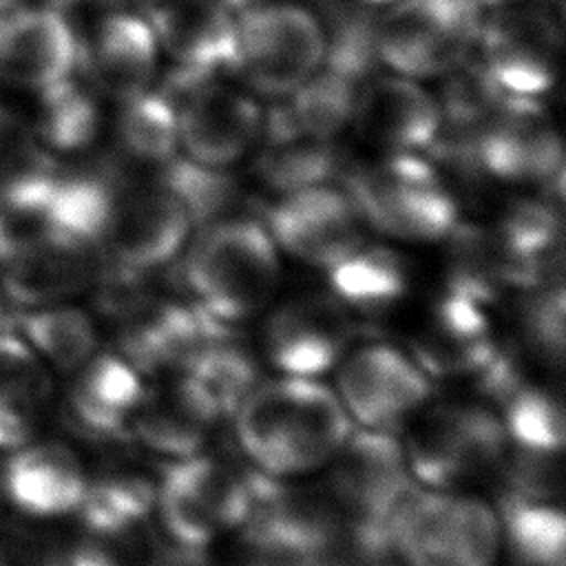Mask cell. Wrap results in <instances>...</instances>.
Wrapping results in <instances>:
<instances>
[{
    "mask_svg": "<svg viewBox=\"0 0 566 566\" xmlns=\"http://www.w3.org/2000/svg\"><path fill=\"white\" fill-rule=\"evenodd\" d=\"M82 40L69 15L49 4H13L0 11V84L44 93L75 75Z\"/></svg>",
    "mask_w": 566,
    "mask_h": 566,
    "instance_id": "4fadbf2b",
    "label": "cell"
},
{
    "mask_svg": "<svg viewBox=\"0 0 566 566\" xmlns=\"http://www.w3.org/2000/svg\"><path fill=\"white\" fill-rule=\"evenodd\" d=\"M482 7L473 0H394L374 20V53L391 73L442 77L478 46Z\"/></svg>",
    "mask_w": 566,
    "mask_h": 566,
    "instance_id": "52a82bcc",
    "label": "cell"
},
{
    "mask_svg": "<svg viewBox=\"0 0 566 566\" xmlns=\"http://www.w3.org/2000/svg\"><path fill=\"white\" fill-rule=\"evenodd\" d=\"M522 332L533 356L555 367L564 363V290L559 283L531 287L522 307Z\"/></svg>",
    "mask_w": 566,
    "mask_h": 566,
    "instance_id": "74e56055",
    "label": "cell"
},
{
    "mask_svg": "<svg viewBox=\"0 0 566 566\" xmlns=\"http://www.w3.org/2000/svg\"><path fill=\"white\" fill-rule=\"evenodd\" d=\"M119 104L117 137L124 153L153 166L172 161L179 153L172 102L164 93L148 88Z\"/></svg>",
    "mask_w": 566,
    "mask_h": 566,
    "instance_id": "d590c367",
    "label": "cell"
},
{
    "mask_svg": "<svg viewBox=\"0 0 566 566\" xmlns=\"http://www.w3.org/2000/svg\"><path fill=\"white\" fill-rule=\"evenodd\" d=\"M164 186L170 188L186 206L192 226H208L219 219H228V212L237 199V186L230 181L228 170L208 168L186 157H175L166 164Z\"/></svg>",
    "mask_w": 566,
    "mask_h": 566,
    "instance_id": "8d00e7d4",
    "label": "cell"
},
{
    "mask_svg": "<svg viewBox=\"0 0 566 566\" xmlns=\"http://www.w3.org/2000/svg\"><path fill=\"white\" fill-rule=\"evenodd\" d=\"M409 471L429 489H462L495 475L509 440L502 420L478 402L422 407L402 444Z\"/></svg>",
    "mask_w": 566,
    "mask_h": 566,
    "instance_id": "8992f818",
    "label": "cell"
},
{
    "mask_svg": "<svg viewBox=\"0 0 566 566\" xmlns=\"http://www.w3.org/2000/svg\"><path fill=\"white\" fill-rule=\"evenodd\" d=\"M144 387L142 374L117 352H95L71 371L69 418L93 438H130Z\"/></svg>",
    "mask_w": 566,
    "mask_h": 566,
    "instance_id": "d4e9b609",
    "label": "cell"
},
{
    "mask_svg": "<svg viewBox=\"0 0 566 566\" xmlns=\"http://www.w3.org/2000/svg\"><path fill=\"white\" fill-rule=\"evenodd\" d=\"M221 566H305V551L281 539H272L243 528L234 531Z\"/></svg>",
    "mask_w": 566,
    "mask_h": 566,
    "instance_id": "ab89813d",
    "label": "cell"
},
{
    "mask_svg": "<svg viewBox=\"0 0 566 566\" xmlns=\"http://www.w3.org/2000/svg\"><path fill=\"white\" fill-rule=\"evenodd\" d=\"M409 345V356L429 378H471L500 343L486 307L447 290L424 312Z\"/></svg>",
    "mask_w": 566,
    "mask_h": 566,
    "instance_id": "44dd1931",
    "label": "cell"
},
{
    "mask_svg": "<svg viewBox=\"0 0 566 566\" xmlns=\"http://www.w3.org/2000/svg\"><path fill=\"white\" fill-rule=\"evenodd\" d=\"M159 566H201V564L195 562L192 551H186V555H181V557H164Z\"/></svg>",
    "mask_w": 566,
    "mask_h": 566,
    "instance_id": "b9f144b4",
    "label": "cell"
},
{
    "mask_svg": "<svg viewBox=\"0 0 566 566\" xmlns=\"http://www.w3.org/2000/svg\"><path fill=\"white\" fill-rule=\"evenodd\" d=\"M321 486L332 509L347 522L389 535V522L413 489L402 444L389 431H352L325 464Z\"/></svg>",
    "mask_w": 566,
    "mask_h": 566,
    "instance_id": "30bf717a",
    "label": "cell"
},
{
    "mask_svg": "<svg viewBox=\"0 0 566 566\" xmlns=\"http://www.w3.org/2000/svg\"><path fill=\"white\" fill-rule=\"evenodd\" d=\"M7 321H4V307H2V301H0V327L4 325Z\"/></svg>",
    "mask_w": 566,
    "mask_h": 566,
    "instance_id": "c3c4849f",
    "label": "cell"
},
{
    "mask_svg": "<svg viewBox=\"0 0 566 566\" xmlns=\"http://www.w3.org/2000/svg\"><path fill=\"white\" fill-rule=\"evenodd\" d=\"M497 232L511 243L513 250L546 270V259L559 243V217L551 203L528 199L506 212Z\"/></svg>",
    "mask_w": 566,
    "mask_h": 566,
    "instance_id": "f35d334b",
    "label": "cell"
},
{
    "mask_svg": "<svg viewBox=\"0 0 566 566\" xmlns=\"http://www.w3.org/2000/svg\"><path fill=\"white\" fill-rule=\"evenodd\" d=\"M334 391L360 429L394 433L424 407L431 378L409 354L389 345H365L343 356Z\"/></svg>",
    "mask_w": 566,
    "mask_h": 566,
    "instance_id": "7c38bea8",
    "label": "cell"
},
{
    "mask_svg": "<svg viewBox=\"0 0 566 566\" xmlns=\"http://www.w3.org/2000/svg\"><path fill=\"white\" fill-rule=\"evenodd\" d=\"M223 2H228L234 11H239V9H243V7L252 4V2H259V0H223Z\"/></svg>",
    "mask_w": 566,
    "mask_h": 566,
    "instance_id": "7bdbcfd3",
    "label": "cell"
},
{
    "mask_svg": "<svg viewBox=\"0 0 566 566\" xmlns=\"http://www.w3.org/2000/svg\"><path fill=\"white\" fill-rule=\"evenodd\" d=\"M469 150L480 168L500 179L562 184V144L537 99L509 97Z\"/></svg>",
    "mask_w": 566,
    "mask_h": 566,
    "instance_id": "e0dca14e",
    "label": "cell"
},
{
    "mask_svg": "<svg viewBox=\"0 0 566 566\" xmlns=\"http://www.w3.org/2000/svg\"><path fill=\"white\" fill-rule=\"evenodd\" d=\"M475 49L504 93L539 99L559 73L562 31L551 11L511 0L484 13Z\"/></svg>",
    "mask_w": 566,
    "mask_h": 566,
    "instance_id": "8fae6325",
    "label": "cell"
},
{
    "mask_svg": "<svg viewBox=\"0 0 566 566\" xmlns=\"http://www.w3.org/2000/svg\"><path fill=\"white\" fill-rule=\"evenodd\" d=\"M473 2L484 9V7H495V4H502V2H511V0H473Z\"/></svg>",
    "mask_w": 566,
    "mask_h": 566,
    "instance_id": "ee69618b",
    "label": "cell"
},
{
    "mask_svg": "<svg viewBox=\"0 0 566 566\" xmlns=\"http://www.w3.org/2000/svg\"><path fill=\"white\" fill-rule=\"evenodd\" d=\"M77 528L60 546L64 566H159L166 557L150 517H124L82 504Z\"/></svg>",
    "mask_w": 566,
    "mask_h": 566,
    "instance_id": "83f0119b",
    "label": "cell"
},
{
    "mask_svg": "<svg viewBox=\"0 0 566 566\" xmlns=\"http://www.w3.org/2000/svg\"><path fill=\"white\" fill-rule=\"evenodd\" d=\"M88 2L91 0H42V4H49V7L57 9V11H62L64 15H69V11H75L77 7L88 4Z\"/></svg>",
    "mask_w": 566,
    "mask_h": 566,
    "instance_id": "60d3db41",
    "label": "cell"
},
{
    "mask_svg": "<svg viewBox=\"0 0 566 566\" xmlns=\"http://www.w3.org/2000/svg\"><path fill=\"white\" fill-rule=\"evenodd\" d=\"M159 46L148 18L130 11H108L95 24L82 60L91 82L117 102L150 88Z\"/></svg>",
    "mask_w": 566,
    "mask_h": 566,
    "instance_id": "484cf974",
    "label": "cell"
},
{
    "mask_svg": "<svg viewBox=\"0 0 566 566\" xmlns=\"http://www.w3.org/2000/svg\"><path fill=\"white\" fill-rule=\"evenodd\" d=\"M221 416V409L195 378L168 374V378L144 387L130 438L177 460L203 451Z\"/></svg>",
    "mask_w": 566,
    "mask_h": 566,
    "instance_id": "7402d4cb",
    "label": "cell"
},
{
    "mask_svg": "<svg viewBox=\"0 0 566 566\" xmlns=\"http://www.w3.org/2000/svg\"><path fill=\"white\" fill-rule=\"evenodd\" d=\"M190 228L192 219L186 206L164 184L117 188L102 239V254L122 268L150 272L177 256Z\"/></svg>",
    "mask_w": 566,
    "mask_h": 566,
    "instance_id": "9a60e30c",
    "label": "cell"
},
{
    "mask_svg": "<svg viewBox=\"0 0 566 566\" xmlns=\"http://www.w3.org/2000/svg\"><path fill=\"white\" fill-rule=\"evenodd\" d=\"M500 544L511 566H564V511L559 504H500Z\"/></svg>",
    "mask_w": 566,
    "mask_h": 566,
    "instance_id": "d6a6232c",
    "label": "cell"
},
{
    "mask_svg": "<svg viewBox=\"0 0 566 566\" xmlns=\"http://www.w3.org/2000/svg\"><path fill=\"white\" fill-rule=\"evenodd\" d=\"M9 327L22 336L49 369L62 374L75 371L97 352V327L93 318L66 301L20 310Z\"/></svg>",
    "mask_w": 566,
    "mask_h": 566,
    "instance_id": "f1b7e54d",
    "label": "cell"
},
{
    "mask_svg": "<svg viewBox=\"0 0 566 566\" xmlns=\"http://www.w3.org/2000/svg\"><path fill=\"white\" fill-rule=\"evenodd\" d=\"M336 296H301L276 307L263 327V354L283 376L316 378L336 367L354 338V321Z\"/></svg>",
    "mask_w": 566,
    "mask_h": 566,
    "instance_id": "2e32d148",
    "label": "cell"
},
{
    "mask_svg": "<svg viewBox=\"0 0 566 566\" xmlns=\"http://www.w3.org/2000/svg\"><path fill=\"white\" fill-rule=\"evenodd\" d=\"M268 232L276 248L310 265L329 270L365 243L363 219L345 188L318 184L301 188L268 210Z\"/></svg>",
    "mask_w": 566,
    "mask_h": 566,
    "instance_id": "5bb4252c",
    "label": "cell"
},
{
    "mask_svg": "<svg viewBox=\"0 0 566 566\" xmlns=\"http://www.w3.org/2000/svg\"><path fill=\"white\" fill-rule=\"evenodd\" d=\"M356 2H360V4H389L394 0H356Z\"/></svg>",
    "mask_w": 566,
    "mask_h": 566,
    "instance_id": "bcb514c9",
    "label": "cell"
},
{
    "mask_svg": "<svg viewBox=\"0 0 566 566\" xmlns=\"http://www.w3.org/2000/svg\"><path fill=\"white\" fill-rule=\"evenodd\" d=\"M232 413L241 449L274 478L323 469L352 433L336 391L316 378L259 380Z\"/></svg>",
    "mask_w": 566,
    "mask_h": 566,
    "instance_id": "6da1fadb",
    "label": "cell"
},
{
    "mask_svg": "<svg viewBox=\"0 0 566 566\" xmlns=\"http://www.w3.org/2000/svg\"><path fill=\"white\" fill-rule=\"evenodd\" d=\"M4 493H2V480H0V511H2V504H4Z\"/></svg>",
    "mask_w": 566,
    "mask_h": 566,
    "instance_id": "681fc988",
    "label": "cell"
},
{
    "mask_svg": "<svg viewBox=\"0 0 566 566\" xmlns=\"http://www.w3.org/2000/svg\"><path fill=\"white\" fill-rule=\"evenodd\" d=\"M327 57V31L294 0H259L237 11L232 69L256 93L285 99Z\"/></svg>",
    "mask_w": 566,
    "mask_h": 566,
    "instance_id": "3957f363",
    "label": "cell"
},
{
    "mask_svg": "<svg viewBox=\"0 0 566 566\" xmlns=\"http://www.w3.org/2000/svg\"><path fill=\"white\" fill-rule=\"evenodd\" d=\"M40 97V111L33 133L44 150L77 153L86 148L99 126V111L88 86L75 75L46 88Z\"/></svg>",
    "mask_w": 566,
    "mask_h": 566,
    "instance_id": "836d02e7",
    "label": "cell"
},
{
    "mask_svg": "<svg viewBox=\"0 0 566 566\" xmlns=\"http://www.w3.org/2000/svg\"><path fill=\"white\" fill-rule=\"evenodd\" d=\"M389 542L407 566H493L500 517L460 489H411L389 522Z\"/></svg>",
    "mask_w": 566,
    "mask_h": 566,
    "instance_id": "277c9868",
    "label": "cell"
},
{
    "mask_svg": "<svg viewBox=\"0 0 566 566\" xmlns=\"http://www.w3.org/2000/svg\"><path fill=\"white\" fill-rule=\"evenodd\" d=\"M102 250L57 230H40L0 263V290L20 310L64 303L93 285Z\"/></svg>",
    "mask_w": 566,
    "mask_h": 566,
    "instance_id": "ac0fdd59",
    "label": "cell"
},
{
    "mask_svg": "<svg viewBox=\"0 0 566 566\" xmlns=\"http://www.w3.org/2000/svg\"><path fill=\"white\" fill-rule=\"evenodd\" d=\"M230 325L232 323L214 318L184 371L210 394L223 416L232 413L245 394L259 382L256 358L248 345L230 332Z\"/></svg>",
    "mask_w": 566,
    "mask_h": 566,
    "instance_id": "f546056e",
    "label": "cell"
},
{
    "mask_svg": "<svg viewBox=\"0 0 566 566\" xmlns=\"http://www.w3.org/2000/svg\"><path fill=\"white\" fill-rule=\"evenodd\" d=\"M133 2H137V4H144V7L153 9L155 4H159V2H164V0H133Z\"/></svg>",
    "mask_w": 566,
    "mask_h": 566,
    "instance_id": "f6af8a7d",
    "label": "cell"
},
{
    "mask_svg": "<svg viewBox=\"0 0 566 566\" xmlns=\"http://www.w3.org/2000/svg\"><path fill=\"white\" fill-rule=\"evenodd\" d=\"M349 122L365 142L385 153H420L442 130L438 99L420 80L398 73L365 80Z\"/></svg>",
    "mask_w": 566,
    "mask_h": 566,
    "instance_id": "ffe728a7",
    "label": "cell"
},
{
    "mask_svg": "<svg viewBox=\"0 0 566 566\" xmlns=\"http://www.w3.org/2000/svg\"><path fill=\"white\" fill-rule=\"evenodd\" d=\"M363 223L398 241H438L458 223L455 201L420 153H387L347 175Z\"/></svg>",
    "mask_w": 566,
    "mask_h": 566,
    "instance_id": "5b68a950",
    "label": "cell"
},
{
    "mask_svg": "<svg viewBox=\"0 0 566 566\" xmlns=\"http://www.w3.org/2000/svg\"><path fill=\"white\" fill-rule=\"evenodd\" d=\"M279 274L274 239L265 226L245 217L208 223L184 263L195 305L223 323H239L265 310Z\"/></svg>",
    "mask_w": 566,
    "mask_h": 566,
    "instance_id": "7a4b0ae2",
    "label": "cell"
},
{
    "mask_svg": "<svg viewBox=\"0 0 566 566\" xmlns=\"http://www.w3.org/2000/svg\"><path fill=\"white\" fill-rule=\"evenodd\" d=\"M334 296L363 314H380L407 292L402 261L385 248L363 243L347 259L327 270Z\"/></svg>",
    "mask_w": 566,
    "mask_h": 566,
    "instance_id": "4dcf8cb0",
    "label": "cell"
},
{
    "mask_svg": "<svg viewBox=\"0 0 566 566\" xmlns=\"http://www.w3.org/2000/svg\"><path fill=\"white\" fill-rule=\"evenodd\" d=\"M261 137L268 139V146L259 157V175L281 195L327 184L336 168V153L329 139L272 128H263Z\"/></svg>",
    "mask_w": 566,
    "mask_h": 566,
    "instance_id": "1f68e13d",
    "label": "cell"
},
{
    "mask_svg": "<svg viewBox=\"0 0 566 566\" xmlns=\"http://www.w3.org/2000/svg\"><path fill=\"white\" fill-rule=\"evenodd\" d=\"M234 18L223 0H164L148 13L159 51L195 73L232 69Z\"/></svg>",
    "mask_w": 566,
    "mask_h": 566,
    "instance_id": "cb8c5ba5",
    "label": "cell"
},
{
    "mask_svg": "<svg viewBox=\"0 0 566 566\" xmlns=\"http://www.w3.org/2000/svg\"><path fill=\"white\" fill-rule=\"evenodd\" d=\"M20 0H0V11H4V9H9V7H13V4H18Z\"/></svg>",
    "mask_w": 566,
    "mask_h": 566,
    "instance_id": "7dc6e473",
    "label": "cell"
},
{
    "mask_svg": "<svg viewBox=\"0 0 566 566\" xmlns=\"http://www.w3.org/2000/svg\"><path fill=\"white\" fill-rule=\"evenodd\" d=\"M502 427L509 447L555 453L564 451V405L562 398L548 389L524 380L502 402Z\"/></svg>",
    "mask_w": 566,
    "mask_h": 566,
    "instance_id": "e575fe53",
    "label": "cell"
},
{
    "mask_svg": "<svg viewBox=\"0 0 566 566\" xmlns=\"http://www.w3.org/2000/svg\"><path fill=\"white\" fill-rule=\"evenodd\" d=\"M51 398V369L4 323L0 327V451L38 438Z\"/></svg>",
    "mask_w": 566,
    "mask_h": 566,
    "instance_id": "4316f807",
    "label": "cell"
},
{
    "mask_svg": "<svg viewBox=\"0 0 566 566\" xmlns=\"http://www.w3.org/2000/svg\"><path fill=\"white\" fill-rule=\"evenodd\" d=\"M161 93L175 108L179 150L195 164L228 170L261 137V106L217 73L177 69Z\"/></svg>",
    "mask_w": 566,
    "mask_h": 566,
    "instance_id": "9c48e42d",
    "label": "cell"
},
{
    "mask_svg": "<svg viewBox=\"0 0 566 566\" xmlns=\"http://www.w3.org/2000/svg\"><path fill=\"white\" fill-rule=\"evenodd\" d=\"M252 471L199 451L177 458L157 480L155 511L184 551L199 553L243 522Z\"/></svg>",
    "mask_w": 566,
    "mask_h": 566,
    "instance_id": "ba28073f",
    "label": "cell"
},
{
    "mask_svg": "<svg viewBox=\"0 0 566 566\" xmlns=\"http://www.w3.org/2000/svg\"><path fill=\"white\" fill-rule=\"evenodd\" d=\"M444 239L451 241L449 292L486 307L506 290L544 285L546 270L513 250L497 230L455 223Z\"/></svg>",
    "mask_w": 566,
    "mask_h": 566,
    "instance_id": "603a6c76",
    "label": "cell"
},
{
    "mask_svg": "<svg viewBox=\"0 0 566 566\" xmlns=\"http://www.w3.org/2000/svg\"><path fill=\"white\" fill-rule=\"evenodd\" d=\"M7 453L0 464L2 493L18 513L55 520L73 515L82 506L88 473L69 444L33 438Z\"/></svg>",
    "mask_w": 566,
    "mask_h": 566,
    "instance_id": "d6986e66",
    "label": "cell"
}]
</instances>
